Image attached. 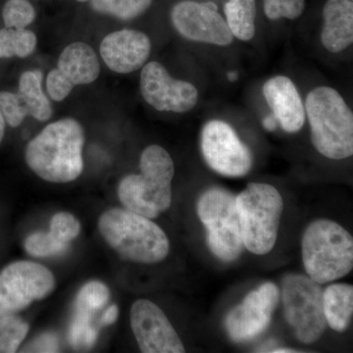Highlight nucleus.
I'll use <instances>...</instances> for the list:
<instances>
[{
	"label": "nucleus",
	"mask_w": 353,
	"mask_h": 353,
	"mask_svg": "<svg viewBox=\"0 0 353 353\" xmlns=\"http://www.w3.org/2000/svg\"><path fill=\"white\" fill-rule=\"evenodd\" d=\"M131 326L141 352H185L182 341L167 316L148 299H139L132 304Z\"/></svg>",
	"instance_id": "obj_14"
},
{
	"label": "nucleus",
	"mask_w": 353,
	"mask_h": 353,
	"mask_svg": "<svg viewBox=\"0 0 353 353\" xmlns=\"http://www.w3.org/2000/svg\"><path fill=\"white\" fill-rule=\"evenodd\" d=\"M262 125H263L264 129L267 130V131L274 132L277 129L278 121L274 117V115H269L262 121Z\"/></svg>",
	"instance_id": "obj_35"
},
{
	"label": "nucleus",
	"mask_w": 353,
	"mask_h": 353,
	"mask_svg": "<svg viewBox=\"0 0 353 353\" xmlns=\"http://www.w3.org/2000/svg\"><path fill=\"white\" fill-rule=\"evenodd\" d=\"M0 112L9 126H20L28 115L23 101L18 94L9 92H0Z\"/></svg>",
	"instance_id": "obj_30"
},
{
	"label": "nucleus",
	"mask_w": 353,
	"mask_h": 353,
	"mask_svg": "<svg viewBox=\"0 0 353 353\" xmlns=\"http://www.w3.org/2000/svg\"><path fill=\"white\" fill-rule=\"evenodd\" d=\"M279 299L280 292L273 283H265L250 292L225 319V328L231 340L243 343L263 333L270 324Z\"/></svg>",
	"instance_id": "obj_12"
},
{
	"label": "nucleus",
	"mask_w": 353,
	"mask_h": 353,
	"mask_svg": "<svg viewBox=\"0 0 353 353\" xmlns=\"http://www.w3.org/2000/svg\"><path fill=\"white\" fill-rule=\"evenodd\" d=\"M238 73L236 72H230L229 74H228V79H229L230 82H234V81H236V79H238Z\"/></svg>",
	"instance_id": "obj_38"
},
{
	"label": "nucleus",
	"mask_w": 353,
	"mask_h": 353,
	"mask_svg": "<svg viewBox=\"0 0 353 353\" xmlns=\"http://www.w3.org/2000/svg\"><path fill=\"white\" fill-rule=\"evenodd\" d=\"M197 214L206 229L209 250L223 261H234L243 252L236 196L221 188H211L197 202Z\"/></svg>",
	"instance_id": "obj_7"
},
{
	"label": "nucleus",
	"mask_w": 353,
	"mask_h": 353,
	"mask_svg": "<svg viewBox=\"0 0 353 353\" xmlns=\"http://www.w3.org/2000/svg\"><path fill=\"white\" fill-rule=\"evenodd\" d=\"M152 52V41L145 32L121 30L111 32L101 44L106 66L119 74H129L145 66Z\"/></svg>",
	"instance_id": "obj_15"
},
{
	"label": "nucleus",
	"mask_w": 353,
	"mask_h": 353,
	"mask_svg": "<svg viewBox=\"0 0 353 353\" xmlns=\"http://www.w3.org/2000/svg\"><path fill=\"white\" fill-rule=\"evenodd\" d=\"M77 1L85 2V1H88V0H77Z\"/></svg>",
	"instance_id": "obj_39"
},
{
	"label": "nucleus",
	"mask_w": 353,
	"mask_h": 353,
	"mask_svg": "<svg viewBox=\"0 0 353 353\" xmlns=\"http://www.w3.org/2000/svg\"><path fill=\"white\" fill-rule=\"evenodd\" d=\"M37 37L27 29L6 28L0 31V58H25L36 50Z\"/></svg>",
	"instance_id": "obj_22"
},
{
	"label": "nucleus",
	"mask_w": 353,
	"mask_h": 353,
	"mask_svg": "<svg viewBox=\"0 0 353 353\" xmlns=\"http://www.w3.org/2000/svg\"><path fill=\"white\" fill-rule=\"evenodd\" d=\"M43 73L39 70L22 74L19 81V97L24 103L28 115L46 122L52 116V106L41 87Z\"/></svg>",
	"instance_id": "obj_20"
},
{
	"label": "nucleus",
	"mask_w": 353,
	"mask_h": 353,
	"mask_svg": "<svg viewBox=\"0 0 353 353\" xmlns=\"http://www.w3.org/2000/svg\"><path fill=\"white\" fill-rule=\"evenodd\" d=\"M85 132L75 119L67 118L48 125L27 145L26 162L44 181L73 182L82 174Z\"/></svg>",
	"instance_id": "obj_1"
},
{
	"label": "nucleus",
	"mask_w": 353,
	"mask_h": 353,
	"mask_svg": "<svg viewBox=\"0 0 353 353\" xmlns=\"http://www.w3.org/2000/svg\"><path fill=\"white\" fill-rule=\"evenodd\" d=\"M104 240L121 259L153 264L166 259L170 243L163 230L150 218L128 209L113 208L99 220Z\"/></svg>",
	"instance_id": "obj_3"
},
{
	"label": "nucleus",
	"mask_w": 353,
	"mask_h": 353,
	"mask_svg": "<svg viewBox=\"0 0 353 353\" xmlns=\"http://www.w3.org/2000/svg\"><path fill=\"white\" fill-rule=\"evenodd\" d=\"M139 168V175H129L121 181L118 197L128 210L153 219L171 206L175 166L163 148L153 145L141 153Z\"/></svg>",
	"instance_id": "obj_2"
},
{
	"label": "nucleus",
	"mask_w": 353,
	"mask_h": 353,
	"mask_svg": "<svg viewBox=\"0 0 353 353\" xmlns=\"http://www.w3.org/2000/svg\"><path fill=\"white\" fill-rule=\"evenodd\" d=\"M304 108L316 150L330 159L352 157L353 114L339 92L330 87L316 88L309 92Z\"/></svg>",
	"instance_id": "obj_4"
},
{
	"label": "nucleus",
	"mask_w": 353,
	"mask_h": 353,
	"mask_svg": "<svg viewBox=\"0 0 353 353\" xmlns=\"http://www.w3.org/2000/svg\"><path fill=\"white\" fill-rule=\"evenodd\" d=\"M81 224L75 216L68 212H60L53 216L50 222V233L65 243H69L78 236Z\"/></svg>",
	"instance_id": "obj_31"
},
{
	"label": "nucleus",
	"mask_w": 353,
	"mask_h": 353,
	"mask_svg": "<svg viewBox=\"0 0 353 353\" xmlns=\"http://www.w3.org/2000/svg\"><path fill=\"white\" fill-rule=\"evenodd\" d=\"M323 46L339 53L353 43V3L350 0H328L323 9Z\"/></svg>",
	"instance_id": "obj_17"
},
{
	"label": "nucleus",
	"mask_w": 353,
	"mask_h": 353,
	"mask_svg": "<svg viewBox=\"0 0 353 353\" xmlns=\"http://www.w3.org/2000/svg\"><path fill=\"white\" fill-rule=\"evenodd\" d=\"M171 20L181 36L196 43L227 46L234 36L212 2L181 1L172 9Z\"/></svg>",
	"instance_id": "obj_11"
},
{
	"label": "nucleus",
	"mask_w": 353,
	"mask_h": 353,
	"mask_svg": "<svg viewBox=\"0 0 353 353\" xmlns=\"http://www.w3.org/2000/svg\"><path fill=\"white\" fill-rule=\"evenodd\" d=\"M201 146L206 163L220 175L239 178L252 169V152L224 121H209L204 125Z\"/></svg>",
	"instance_id": "obj_10"
},
{
	"label": "nucleus",
	"mask_w": 353,
	"mask_h": 353,
	"mask_svg": "<svg viewBox=\"0 0 353 353\" xmlns=\"http://www.w3.org/2000/svg\"><path fill=\"white\" fill-rule=\"evenodd\" d=\"M263 95L282 129L288 132L301 131L305 123V108L299 90L290 78L276 76L264 83Z\"/></svg>",
	"instance_id": "obj_16"
},
{
	"label": "nucleus",
	"mask_w": 353,
	"mask_h": 353,
	"mask_svg": "<svg viewBox=\"0 0 353 353\" xmlns=\"http://www.w3.org/2000/svg\"><path fill=\"white\" fill-rule=\"evenodd\" d=\"M109 296L108 288L97 281L88 283L83 285L76 299V312L92 316L95 311L103 307L108 303Z\"/></svg>",
	"instance_id": "obj_25"
},
{
	"label": "nucleus",
	"mask_w": 353,
	"mask_h": 353,
	"mask_svg": "<svg viewBox=\"0 0 353 353\" xmlns=\"http://www.w3.org/2000/svg\"><path fill=\"white\" fill-rule=\"evenodd\" d=\"M4 131H6V120H4L3 116L0 112V143L3 139Z\"/></svg>",
	"instance_id": "obj_36"
},
{
	"label": "nucleus",
	"mask_w": 353,
	"mask_h": 353,
	"mask_svg": "<svg viewBox=\"0 0 353 353\" xmlns=\"http://www.w3.org/2000/svg\"><path fill=\"white\" fill-rule=\"evenodd\" d=\"M153 0H90L95 12L114 16L120 20H132L145 13Z\"/></svg>",
	"instance_id": "obj_23"
},
{
	"label": "nucleus",
	"mask_w": 353,
	"mask_h": 353,
	"mask_svg": "<svg viewBox=\"0 0 353 353\" xmlns=\"http://www.w3.org/2000/svg\"><path fill=\"white\" fill-rule=\"evenodd\" d=\"M97 339V329L92 326V316L76 312L69 330V341L76 348H88Z\"/></svg>",
	"instance_id": "obj_28"
},
{
	"label": "nucleus",
	"mask_w": 353,
	"mask_h": 353,
	"mask_svg": "<svg viewBox=\"0 0 353 353\" xmlns=\"http://www.w3.org/2000/svg\"><path fill=\"white\" fill-rule=\"evenodd\" d=\"M301 253L308 277L320 285L345 277L353 268L352 236L334 221L319 219L309 224Z\"/></svg>",
	"instance_id": "obj_5"
},
{
	"label": "nucleus",
	"mask_w": 353,
	"mask_h": 353,
	"mask_svg": "<svg viewBox=\"0 0 353 353\" xmlns=\"http://www.w3.org/2000/svg\"><path fill=\"white\" fill-rule=\"evenodd\" d=\"M226 22L234 38L248 41L255 34L256 0H229L225 4Z\"/></svg>",
	"instance_id": "obj_21"
},
{
	"label": "nucleus",
	"mask_w": 353,
	"mask_h": 353,
	"mask_svg": "<svg viewBox=\"0 0 353 353\" xmlns=\"http://www.w3.org/2000/svg\"><path fill=\"white\" fill-rule=\"evenodd\" d=\"M74 85L59 69L51 70L46 78V88L50 99L54 101H62L73 90Z\"/></svg>",
	"instance_id": "obj_32"
},
{
	"label": "nucleus",
	"mask_w": 353,
	"mask_h": 353,
	"mask_svg": "<svg viewBox=\"0 0 353 353\" xmlns=\"http://www.w3.org/2000/svg\"><path fill=\"white\" fill-rule=\"evenodd\" d=\"M54 288V276L43 265L31 261L8 265L0 273V317L24 310L50 296Z\"/></svg>",
	"instance_id": "obj_9"
},
{
	"label": "nucleus",
	"mask_w": 353,
	"mask_h": 353,
	"mask_svg": "<svg viewBox=\"0 0 353 353\" xmlns=\"http://www.w3.org/2000/svg\"><path fill=\"white\" fill-rule=\"evenodd\" d=\"M350 1H352V0H350Z\"/></svg>",
	"instance_id": "obj_40"
},
{
	"label": "nucleus",
	"mask_w": 353,
	"mask_h": 353,
	"mask_svg": "<svg viewBox=\"0 0 353 353\" xmlns=\"http://www.w3.org/2000/svg\"><path fill=\"white\" fill-rule=\"evenodd\" d=\"M68 248V243L58 240L50 233H34L25 241L26 252L34 257H48L61 254Z\"/></svg>",
	"instance_id": "obj_27"
},
{
	"label": "nucleus",
	"mask_w": 353,
	"mask_h": 353,
	"mask_svg": "<svg viewBox=\"0 0 353 353\" xmlns=\"http://www.w3.org/2000/svg\"><path fill=\"white\" fill-rule=\"evenodd\" d=\"M265 352L272 353H289V352H297L296 350H290V348H269V350H266Z\"/></svg>",
	"instance_id": "obj_37"
},
{
	"label": "nucleus",
	"mask_w": 353,
	"mask_h": 353,
	"mask_svg": "<svg viewBox=\"0 0 353 353\" xmlns=\"http://www.w3.org/2000/svg\"><path fill=\"white\" fill-rule=\"evenodd\" d=\"M58 350L57 338L52 334H43L30 345L27 352H55Z\"/></svg>",
	"instance_id": "obj_33"
},
{
	"label": "nucleus",
	"mask_w": 353,
	"mask_h": 353,
	"mask_svg": "<svg viewBox=\"0 0 353 353\" xmlns=\"http://www.w3.org/2000/svg\"><path fill=\"white\" fill-rule=\"evenodd\" d=\"M57 68L74 85L94 82L101 74V64L92 46L83 41L69 44L58 59Z\"/></svg>",
	"instance_id": "obj_18"
},
{
	"label": "nucleus",
	"mask_w": 353,
	"mask_h": 353,
	"mask_svg": "<svg viewBox=\"0 0 353 353\" xmlns=\"http://www.w3.org/2000/svg\"><path fill=\"white\" fill-rule=\"evenodd\" d=\"M283 303L296 338L306 345L319 340L327 327L320 284L307 276L289 274L283 280Z\"/></svg>",
	"instance_id": "obj_8"
},
{
	"label": "nucleus",
	"mask_w": 353,
	"mask_h": 353,
	"mask_svg": "<svg viewBox=\"0 0 353 353\" xmlns=\"http://www.w3.org/2000/svg\"><path fill=\"white\" fill-rule=\"evenodd\" d=\"M118 313H119V310H118L117 306H110L104 313L101 319V324L105 325V326L113 324L117 320Z\"/></svg>",
	"instance_id": "obj_34"
},
{
	"label": "nucleus",
	"mask_w": 353,
	"mask_h": 353,
	"mask_svg": "<svg viewBox=\"0 0 353 353\" xmlns=\"http://www.w3.org/2000/svg\"><path fill=\"white\" fill-rule=\"evenodd\" d=\"M141 92L153 108L166 112H188L199 101V92L192 83L172 78L163 65L155 61L141 70Z\"/></svg>",
	"instance_id": "obj_13"
},
{
	"label": "nucleus",
	"mask_w": 353,
	"mask_h": 353,
	"mask_svg": "<svg viewBox=\"0 0 353 353\" xmlns=\"http://www.w3.org/2000/svg\"><path fill=\"white\" fill-rule=\"evenodd\" d=\"M243 245L256 255L267 254L277 241L284 201L269 183H250L236 197Z\"/></svg>",
	"instance_id": "obj_6"
},
{
	"label": "nucleus",
	"mask_w": 353,
	"mask_h": 353,
	"mask_svg": "<svg viewBox=\"0 0 353 353\" xmlns=\"http://www.w3.org/2000/svg\"><path fill=\"white\" fill-rule=\"evenodd\" d=\"M29 332V325L14 315L0 317V353L16 352Z\"/></svg>",
	"instance_id": "obj_24"
},
{
	"label": "nucleus",
	"mask_w": 353,
	"mask_h": 353,
	"mask_svg": "<svg viewBox=\"0 0 353 353\" xmlns=\"http://www.w3.org/2000/svg\"><path fill=\"white\" fill-rule=\"evenodd\" d=\"M6 28L26 29L36 18V11L29 0H8L2 10Z\"/></svg>",
	"instance_id": "obj_26"
},
{
	"label": "nucleus",
	"mask_w": 353,
	"mask_h": 353,
	"mask_svg": "<svg viewBox=\"0 0 353 353\" xmlns=\"http://www.w3.org/2000/svg\"><path fill=\"white\" fill-rule=\"evenodd\" d=\"M305 0H264V12L270 20H296L301 17Z\"/></svg>",
	"instance_id": "obj_29"
},
{
	"label": "nucleus",
	"mask_w": 353,
	"mask_h": 353,
	"mask_svg": "<svg viewBox=\"0 0 353 353\" xmlns=\"http://www.w3.org/2000/svg\"><path fill=\"white\" fill-rule=\"evenodd\" d=\"M323 309L327 325L334 331H345L350 326L353 314L352 285H329L323 292Z\"/></svg>",
	"instance_id": "obj_19"
}]
</instances>
